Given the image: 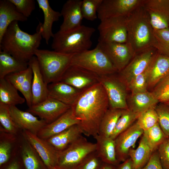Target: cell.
Listing matches in <instances>:
<instances>
[{
	"instance_id": "obj_41",
	"label": "cell",
	"mask_w": 169,
	"mask_h": 169,
	"mask_svg": "<svg viewBox=\"0 0 169 169\" xmlns=\"http://www.w3.org/2000/svg\"><path fill=\"white\" fill-rule=\"evenodd\" d=\"M146 70L134 78L126 86L131 95L145 92L148 91L147 75Z\"/></svg>"
},
{
	"instance_id": "obj_3",
	"label": "cell",
	"mask_w": 169,
	"mask_h": 169,
	"mask_svg": "<svg viewBox=\"0 0 169 169\" xmlns=\"http://www.w3.org/2000/svg\"><path fill=\"white\" fill-rule=\"evenodd\" d=\"M126 18L127 42L131 45L136 54L153 47L155 40L153 29L143 4L127 16Z\"/></svg>"
},
{
	"instance_id": "obj_28",
	"label": "cell",
	"mask_w": 169,
	"mask_h": 169,
	"mask_svg": "<svg viewBox=\"0 0 169 169\" xmlns=\"http://www.w3.org/2000/svg\"><path fill=\"white\" fill-rule=\"evenodd\" d=\"M83 134L79 126L76 124L46 140L56 150L60 152L68 147Z\"/></svg>"
},
{
	"instance_id": "obj_24",
	"label": "cell",
	"mask_w": 169,
	"mask_h": 169,
	"mask_svg": "<svg viewBox=\"0 0 169 169\" xmlns=\"http://www.w3.org/2000/svg\"><path fill=\"white\" fill-rule=\"evenodd\" d=\"M146 70L148 88H154L161 79L169 74V57L157 52Z\"/></svg>"
},
{
	"instance_id": "obj_9",
	"label": "cell",
	"mask_w": 169,
	"mask_h": 169,
	"mask_svg": "<svg viewBox=\"0 0 169 169\" xmlns=\"http://www.w3.org/2000/svg\"><path fill=\"white\" fill-rule=\"evenodd\" d=\"M114 74L99 76V82L106 92L109 103V108L128 109L127 103V88Z\"/></svg>"
},
{
	"instance_id": "obj_29",
	"label": "cell",
	"mask_w": 169,
	"mask_h": 169,
	"mask_svg": "<svg viewBox=\"0 0 169 169\" xmlns=\"http://www.w3.org/2000/svg\"><path fill=\"white\" fill-rule=\"evenodd\" d=\"M158 103L151 92L148 91L131 95L127 101L128 109L140 114L150 108L155 107Z\"/></svg>"
},
{
	"instance_id": "obj_22",
	"label": "cell",
	"mask_w": 169,
	"mask_h": 169,
	"mask_svg": "<svg viewBox=\"0 0 169 169\" xmlns=\"http://www.w3.org/2000/svg\"><path fill=\"white\" fill-rule=\"evenodd\" d=\"M33 72L32 105L41 103L48 97V85L40 70L37 59L34 56L28 61Z\"/></svg>"
},
{
	"instance_id": "obj_45",
	"label": "cell",
	"mask_w": 169,
	"mask_h": 169,
	"mask_svg": "<svg viewBox=\"0 0 169 169\" xmlns=\"http://www.w3.org/2000/svg\"><path fill=\"white\" fill-rule=\"evenodd\" d=\"M15 6L18 11L28 18L35 8L34 0H9Z\"/></svg>"
},
{
	"instance_id": "obj_52",
	"label": "cell",
	"mask_w": 169,
	"mask_h": 169,
	"mask_svg": "<svg viewBox=\"0 0 169 169\" xmlns=\"http://www.w3.org/2000/svg\"><path fill=\"white\" fill-rule=\"evenodd\" d=\"M49 169H56L55 167H54V168H51Z\"/></svg>"
},
{
	"instance_id": "obj_39",
	"label": "cell",
	"mask_w": 169,
	"mask_h": 169,
	"mask_svg": "<svg viewBox=\"0 0 169 169\" xmlns=\"http://www.w3.org/2000/svg\"><path fill=\"white\" fill-rule=\"evenodd\" d=\"M154 97L161 103L169 102V74L161 79L151 92Z\"/></svg>"
},
{
	"instance_id": "obj_10",
	"label": "cell",
	"mask_w": 169,
	"mask_h": 169,
	"mask_svg": "<svg viewBox=\"0 0 169 169\" xmlns=\"http://www.w3.org/2000/svg\"><path fill=\"white\" fill-rule=\"evenodd\" d=\"M97 45L106 55L118 72L123 69L136 54L127 42H98Z\"/></svg>"
},
{
	"instance_id": "obj_5",
	"label": "cell",
	"mask_w": 169,
	"mask_h": 169,
	"mask_svg": "<svg viewBox=\"0 0 169 169\" xmlns=\"http://www.w3.org/2000/svg\"><path fill=\"white\" fill-rule=\"evenodd\" d=\"M73 55L38 49L35 51L34 56L47 84L60 81Z\"/></svg>"
},
{
	"instance_id": "obj_46",
	"label": "cell",
	"mask_w": 169,
	"mask_h": 169,
	"mask_svg": "<svg viewBox=\"0 0 169 169\" xmlns=\"http://www.w3.org/2000/svg\"><path fill=\"white\" fill-rule=\"evenodd\" d=\"M102 163L95 151L88 155L77 169H99Z\"/></svg>"
},
{
	"instance_id": "obj_51",
	"label": "cell",
	"mask_w": 169,
	"mask_h": 169,
	"mask_svg": "<svg viewBox=\"0 0 169 169\" xmlns=\"http://www.w3.org/2000/svg\"><path fill=\"white\" fill-rule=\"evenodd\" d=\"M114 166L102 162L99 169H114Z\"/></svg>"
},
{
	"instance_id": "obj_21",
	"label": "cell",
	"mask_w": 169,
	"mask_h": 169,
	"mask_svg": "<svg viewBox=\"0 0 169 169\" xmlns=\"http://www.w3.org/2000/svg\"><path fill=\"white\" fill-rule=\"evenodd\" d=\"M79 123V121L74 117L70 107L53 122L44 126L37 135L41 138L47 140Z\"/></svg>"
},
{
	"instance_id": "obj_44",
	"label": "cell",
	"mask_w": 169,
	"mask_h": 169,
	"mask_svg": "<svg viewBox=\"0 0 169 169\" xmlns=\"http://www.w3.org/2000/svg\"><path fill=\"white\" fill-rule=\"evenodd\" d=\"M102 0H83L81 9L83 18L91 21L97 17L98 9Z\"/></svg>"
},
{
	"instance_id": "obj_15",
	"label": "cell",
	"mask_w": 169,
	"mask_h": 169,
	"mask_svg": "<svg viewBox=\"0 0 169 169\" xmlns=\"http://www.w3.org/2000/svg\"><path fill=\"white\" fill-rule=\"evenodd\" d=\"M70 107L56 100L48 97L42 102L28 108L27 111L38 116L48 124L55 120Z\"/></svg>"
},
{
	"instance_id": "obj_40",
	"label": "cell",
	"mask_w": 169,
	"mask_h": 169,
	"mask_svg": "<svg viewBox=\"0 0 169 169\" xmlns=\"http://www.w3.org/2000/svg\"><path fill=\"white\" fill-rule=\"evenodd\" d=\"M155 107H151L143 112L137 120V124L143 131L151 128L158 123Z\"/></svg>"
},
{
	"instance_id": "obj_13",
	"label": "cell",
	"mask_w": 169,
	"mask_h": 169,
	"mask_svg": "<svg viewBox=\"0 0 169 169\" xmlns=\"http://www.w3.org/2000/svg\"><path fill=\"white\" fill-rule=\"evenodd\" d=\"M99 76L81 67L70 65L60 81L83 91L99 83Z\"/></svg>"
},
{
	"instance_id": "obj_30",
	"label": "cell",
	"mask_w": 169,
	"mask_h": 169,
	"mask_svg": "<svg viewBox=\"0 0 169 169\" xmlns=\"http://www.w3.org/2000/svg\"><path fill=\"white\" fill-rule=\"evenodd\" d=\"M28 62L21 61L9 53L0 50V79L27 69Z\"/></svg>"
},
{
	"instance_id": "obj_43",
	"label": "cell",
	"mask_w": 169,
	"mask_h": 169,
	"mask_svg": "<svg viewBox=\"0 0 169 169\" xmlns=\"http://www.w3.org/2000/svg\"><path fill=\"white\" fill-rule=\"evenodd\" d=\"M6 138L0 136V166L7 162L10 158L12 152L13 142L15 140V135L8 133L5 131Z\"/></svg>"
},
{
	"instance_id": "obj_47",
	"label": "cell",
	"mask_w": 169,
	"mask_h": 169,
	"mask_svg": "<svg viewBox=\"0 0 169 169\" xmlns=\"http://www.w3.org/2000/svg\"><path fill=\"white\" fill-rule=\"evenodd\" d=\"M157 151L163 169H169V137L158 147Z\"/></svg>"
},
{
	"instance_id": "obj_32",
	"label": "cell",
	"mask_w": 169,
	"mask_h": 169,
	"mask_svg": "<svg viewBox=\"0 0 169 169\" xmlns=\"http://www.w3.org/2000/svg\"><path fill=\"white\" fill-rule=\"evenodd\" d=\"M23 137L20 154L25 169H43L45 165L43 161L33 147Z\"/></svg>"
},
{
	"instance_id": "obj_17",
	"label": "cell",
	"mask_w": 169,
	"mask_h": 169,
	"mask_svg": "<svg viewBox=\"0 0 169 169\" xmlns=\"http://www.w3.org/2000/svg\"><path fill=\"white\" fill-rule=\"evenodd\" d=\"M143 131L136 122L114 140L116 158L120 163L129 158L130 149L135 145L138 138L143 135Z\"/></svg>"
},
{
	"instance_id": "obj_49",
	"label": "cell",
	"mask_w": 169,
	"mask_h": 169,
	"mask_svg": "<svg viewBox=\"0 0 169 169\" xmlns=\"http://www.w3.org/2000/svg\"><path fill=\"white\" fill-rule=\"evenodd\" d=\"M114 169H133L131 159L129 158L124 161L115 166Z\"/></svg>"
},
{
	"instance_id": "obj_11",
	"label": "cell",
	"mask_w": 169,
	"mask_h": 169,
	"mask_svg": "<svg viewBox=\"0 0 169 169\" xmlns=\"http://www.w3.org/2000/svg\"><path fill=\"white\" fill-rule=\"evenodd\" d=\"M157 52L151 47L136 54L126 66L118 72L120 79L126 86L134 78L146 70Z\"/></svg>"
},
{
	"instance_id": "obj_31",
	"label": "cell",
	"mask_w": 169,
	"mask_h": 169,
	"mask_svg": "<svg viewBox=\"0 0 169 169\" xmlns=\"http://www.w3.org/2000/svg\"><path fill=\"white\" fill-rule=\"evenodd\" d=\"M152 153L145 137L142 135L138 146L136 149L131 148L129 151L133 169H140L149 161Z\"/></svg>"
},
{
	"instance_id": "obj_25",
	"label": "cell",
	"mask_w": 169,
	"mask_h": 169,
	"mask_svg": "<svg viewBox=\"0 0 169 169\" xmlns=\"http://www.w3.org/2000/svg\"><path fill=\"white\" fill-rule=\"evenodd\" d=\"M28 18L19 13L9 0L0 1V40L9 25L14 21L24 22Z\"/></svg>"
},
{
	"instance_id": "obj_55",
	"label": "cell",
	"mask_w": 169,
	"mask_h": 169,
	"mask_svg": "<svg viewBox=\"0 0 169 169\" xmlns=\"http://www.w3.org/2000/svg\"></svg>"
},
{
	"instance_id": "obj_18",
	"label": "cell",
	"mask_w": 169,
	"mask_h": 169,
	"mask_svg": "<svg viewBox=\"0 0 169 169\" xmlns=\"http://www.w3.org/2000/svg\"><path fill=\"white\" fill-rule=\"evenodd\" d=\"M82 0H68L63 6L60 13L63 18L59 30L65 32L82 25L83 18L81 9Z\"/></svg>"
},
{
	"instance_id": "obj_42",
	"label": "cell",
	"mask_w": 169,
	"mask_h": 169,
	"mask_svg": "<svg viewBox=\"0 0 169 169\" xmlns=\"http://www.w3.org/2000/svg\"><path fill=\"white\" fill-rule=\"evenodd\" d=\"M157 113L158 122L166 136L169 137V105L160 103L155 107Z\"/></svg>"
},
{
	"instance_id": "obj_26",
	"label": "cell",
	"mask_w": 169,
	"mask_h": 169,
	"mask_svg": "<svg viewBox=\"0 0 169 169\" xmlns=\"http://www.w3.org/2000/svg\"><path fill=\"white\" fill-rule=\"evenodd\" d=\"M94 138L96 141L95 152L102 162L114 166L120 163L116 158L114 140L99 135Z\"/></svg>"
},
{
	"instance_id": "obj_19",
	"label": "cell",
	"mask_w": 169,
	"mask_h": 169,
	"mask_svg": "<svg viewBox=\"0 0 169 169\" xmlns=\"http://www.w3.org/2000/svg\"><path fill=\"white\" fill-rule=\"evenodd\" d=\"M11 115L20 130H26L37 135L47 124L42 119H39L31 113L21 110L16 106H9Z\"/></svg>"
},
{
	"instance_id": "obj_23",
	"label": "cell",
	"mask_w": 169,
	"mask_h": 169,
	"mask_svg": "<svg viewBox=\"0 0 169 169\" xmlns=\"http://www.w3.org/2000/svg\"><path fill=\"white\" fill-rule=\"evenodd\" d=\"M48 96L71 107L83 91L59 81L48 85Z\"/></svg>"
},
{
	"instance_id": "obj_1",
	"label": "cell",
	"mask_w": 169,
	"mask_h": 169,
	"mask_svg": "<svg viewBox=\"0 0 169 169\" xmlns=\"http://www.w3.org/2000/svg\"><path fill=\"white\" fill-rule=\"evenodd\" d=\"M71 108L83 134L94 138L99 134L101 121L109 108L108 97L99 82L83 91Z\"/></svg>"
},
{
	"instance_id": "obj_54",
	"label": "cell",
	"mask_w": 169,
	"mask_h": 169,
	"mask_svg": "<svg viewBox=\"0 0 169 169\" xmlns=\"http://www.w3.org/2000/svg\"></svg>"
},
{
	"instance_id": "obj_20",
	"label": "cell",
	"mask_w": 169,
	"mask_h": 169,
	"mask_svg": "<svg viewBox=\"0 0 169 169\" xmlns=\"http://www.w3.org/2000/svg\"><path fill=\"white\" fill-rule=\"evenodd\" d=\"M5 78L22 94L28 108L31 107L32 106L33 79V72L31 67L28 66L27 69L10 74Z\"/></svg>"
},
{
	"instance_id": "obj_48",
	"label": "cell",
	"mask_w": 169,
	"mask_h": 169,
	"mask_svg": "<svg viewBox=\"0 0 169 169\" xmlns=\"http://www.w3.org/2000/svg\"><path fill=\"white\" fill-rule=\"evenodd\" d=\"M140 169H163L157 150L152 152L148 162Z\"/></svg>"
},
{
	"instance_id": "obj_38",
	"label": "cell",
	"mask_w": 169,
	"mask_h": 169,
	"mask_svg": "<svg viewBox=\"0 0 169 169\" xmlns=\"http://www.w3.org/2000/svg\"><path fill=\"white\" fill-rule=\"evenodd\" d=\"M155 42L153 48L160 54L169 57V29H153Z\"/></svg>"
},
{
	"instance_id": "obj_2",
	"label": "cell",
	"mask_w": 169,
	"mask_h": 169,
	"mask_svg": "<svg viewBox=\"0 0 169 169\" xmlns=\"http://www.w3.org/2000/svg\"><path fill=\"white\" fill-rule=\"evenodd\" d=\"M41 23L39 22L36 32L29 34L20 28L18 22L9 26L0 40V50L6 52L18 60L28 62L34 56L42 39Z\"/></svg>"
},
{
	"instance_id": "obj_12",
	"label": "cell",
	"mask_w": 169,
	"mask_h": 169,
	"mask_svg": "<svg viewBox=\"0 0 169 169\" xmlns=\"http://www.w3.org/2000/svg\"><path fill=\"white\" fill-rule=\"evenodd\" d=\"M144 0H102L97 11L100 20L105 18L126 16L143 4Z\"/></svg>"
},
{
	"instance_id": "obj_50",
	"label": "cell",
	"mask_w": 169,
	"mask_h": 169,
	"mask_svg": "<svg viewBox=\"0 0 169 169\" xmlns=\"http://www.w3.org/2000/svg\"><path fill=\"white\" fill-rule=\"evenodd\" d=\"M6 169H19V165L18 161L16 160H13Z\"/></svg>"
},
{
	"instance_id": "obj_16",
	"label": "cell",
	"mask_w": 169,
	"mask_h": 169,
	"mask_svg": "<svg viewBox=\"0 0 169 169\" xmlns=\"http://www.w3.org/2000/svg\"><path fill=\"white\" fill-rule=\"evenodd\" d=\"M143 6L154 29L169 28V0H144Z\"/></svg>"
},
{
	"instance_id": "obj_6",
	"label": "cell",
	"mask_w": 169,
	"mask_h": 169,
	"mask_svg": "<svg viewBox=\"0 0 169 169\" xmlns=\"http://www.w3.org/2000/svg\"><path fill=\"white\" fill-rule=\"evenodd\" d=\"M70 65L81 67L99 76L118 72L106 55L97 45L92 50L74 54Z\"/></svg>"
},
{
	"instance_id": "obj_37",
	"label": "cell",
	"mask_w": 169,
	"mask_h": 169,
	"mask_svg": "<svg viewBox=\"0 0 169 169\" xmlns=\"http://www.w3.org/2000/svg\"><path fill=\"white\" fill-rule=\"evenodd\" d=\"M0 122L4 131L12 135L16 136L20 130L11 115L9 106L0 103Z\"/></svg>"
},
{
	"instance_id": "obj_27",
	"label": "cell",
	"mask_w": 169,
	"mask_h": 169,
	"mask_svg": "<svg viewBox=\"0 0 169 169\" xmlns=\"http://www.w3.org/2000/svg\"><path fill=\"white\" fill-rule=\"evenodd\" d=\"M37 2L44 14V22L41 23L42 37L48 44L50 39L53 37L54 34L52 30L53 24L59 20L61 15L60 12L51 8L48 0H37Z\"/></svg>"
},
{
	"instance_id": "obj_34",
	"label": "cell",
	"mask_w": 169,
	"mask_h": 169,
	"mask_svg": "<svg viewBox=\"0 0 169 169\" xmlns=\"http://www.w3.org/2000/svg\"><path fill=\"white\" fill-rule=\"evenodd\" d=\"M123 110L109 108L100 122L98 135L110 137L120 116Z\"/></svg>"
},
{
	"instance_id": "obj_14",
	"label": "cell",
	"mask_w": 169,
	"mask_h": 169,
	"mask_svg": "<svg viewBox=\"0 0 169 169\" xmlns=\"http://www.w3.org/2000/svg\"><path fill=\"white\" fill-rule=\"evenodd\" d=\"M22 136L37 152L48 169L55 167L58 160L59 151L46 140L38 137L26 130H23Z\"/></svg>"
},
{
	"instance_id": "obj_4",
	"label": "cell",
	"mask_w": 169,
	"mask_h": 169,
	"mask_svg": "<svg viewBox=\"0 0 169 169\" xmlns=\"http://www.w3.org/2000/svg\"><path fill=\"white\" fill-rule=\"evenodd\" d=\"M95 31L93 28L82 25L67 31H58L53 38L52 48L57 52L70 54L89 50L92 45L91 38Z\"/></svg>"
},
{
	"instance_id": "obj_8",
	"label": "cell",
	"mask_w": 169,
	"mask_h": 169,
	"mask_svg": "<svg viewBox=\"0 0 169 169\" xmlns=\"http://www.w3.org/2000/svg\"><path fill=\"white\" fill-rule=\"evenodd\" d=\"M126 16L114 17L102 20L98 27V42H127Z\"/></svg>"
},
{
	"instance_id": "obj_7",
	"label": "cell",
	"mask_w": 169,
	"mask_h": 169,
	"mask_svg": "<svg viewBox=\"0 0 169 169\" xmlns=\"http://www.w3.org/2000/svg\"><path fill=\"white\" fill-rule=\"evenodd\" d=\"M96 143L83 136L68 147L59 152L57 169H77L87 156L95 151Z\"/></svg>"
},
{
	"instance_id": "obj_35",
	"label": "cell",
	"mask_w": 169,
	"mask_h": 169,
	"mask_svg": "<svg viewBox=\"0 0 169 169\" xmlns=\"http://www.w3.org/2000/svg\"><path fill=\"white\" fill-rule=\"evenodd\" d=\"M141 114L135 113L129 109L123 110L122 114L110 137L115 140L120 134L133 124Z\"/></svg>"
},
{
	"instance_id": "obj_36",
	"label": "cell",
	"mask_w": 169,
	"mask_h": 169,
	"mask_svg": "<svg viewBox=\"0 0 169 169\" xmlns=\"http://www.w3.org/2000/svg\"><path fill=\"white\" fill-rule=\"evenodd\" d=\"M142 135L152 152L157 150L160 145L167 138L158 123L151 128L144 131Z\"/></svg>"
},
{
	"instance_id": "obj_33",
	"label": "cell",
	"mask_w": 169,
	"mask_h": 169,
	"mask_svg": "<svg viewBox=\"0 0 169 169\" xmlns=\"http://www.w3.org/2000/svg\"><path fill=\"white\" fill-rule=\"evenodd\" d=\"M17 90L5 78L0 79V103L9 106L22 104L26 101Z\"/></svg>"
},
{
	"instance_id": "obj_53",
	"label": "cell",
	"mask_w": 169,
	"mask_h": 169,
	"mask_svg": "<svg viewBox=\"0 0 169 169\" xmlns=\"http://www.w3.org/2000/svg\"><path fill=\"white\" fill-rule=\"evenodd\" d=\"M165 104L169 105V102H167V103Z\"/></svg>"
}]
</instances>
